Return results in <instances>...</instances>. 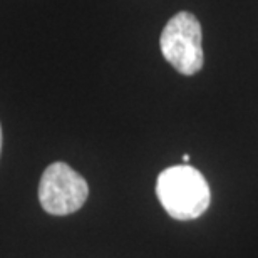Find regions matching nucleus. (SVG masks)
I'll use <instances>...</instances> for the list:
<instances>
[{
  "instance_id": "f257e3e1",
  "label": "nucleus",
  "mask_w": 258,
  "mask_h": 258,
  "mask_svg": "<svg viewBox=\"0 0 258 258\" xmlns=\"http://www.w3.org/2000/svg\"><path fill=\"white\" fill-rule=\"evenodd\" d=\"M156 195L166 213L174 220H195L208 210L211 193L198 169L189 164L171 166L158 176Z\"/></svg>"
},
{
  "instance_id": "f03ea898",
  "label": "nucleus",
  "mask_w": 258,
  "mask_h": 258,
  "mask_svg": "<svg viewBox=\"0 0 258 258\" xmlns=\"http://www.w3.org/2000/svg\"><path fill=\"white\" fill-rule=\"evenodd\" d=\"M163 57L183 76L196 74L205 62L200 20L189 12H178L169 19L159 37Z\"/></svg>"
},
{
  "instance_id": "7ed1b4c3",
  "label": "nucleus",
  "mask_w": 258,
  "mask_h": 258,
  "mask_svg": "<svg viewBox=\"0 0 258 258\" xmlns=\"http://www.w3.org/2000/svg\"><path fill=\"white\" fill-rule=\"evenodd\" d=\"M87 195L89 186L86 179L60 161L49 164L39 183L40 205L54 216H66L81 210Z\"/></svg>"
},
{
  "instance_id": "20e7f679",
  "label": "nucleus",
  "mask_w": 258,
  "mask_h": 258,
  "mask_svg": "<svg viewBox=\"0 0 258 258\" xmlns=\"http://www.w3.org/2000/svg\"><path fill=\"white\" fill-rule=\"evenodd\" d=\"M0 153H2V126H0Z\"/></svg>"
},
{
  "instance_id": "39448f33",
  "label": "nucleus",
  "mask_w": 258,
  "mask_h": 258,
  "mask_svg": "<svg viewBox=\"0 0 258 258\" xmlns=\"http://www.w3.org/2000/svg\"><path fill=\"white\" fill-rule=\"evenodd\" d=\"M183 161H184V163H188V161H189V154H184V156H183Z\"/></svg>"
}]
</instances>
